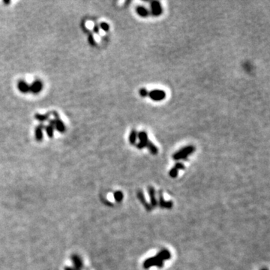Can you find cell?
<instances>
[{"mask_svg":"<svg viewBox=\"0 0 270 270\" xmlns=\"http://www.w3.org/2000/svg\"><path fill=\"white\" fill-rule=\"evenodd\" d=\"M137 139V131L134 129L131 131L130 135H129V142L131 145H134L136 143Z\"/></svg>","mask_w":270,"mask_h":270,"instance_id":"2e32d148","label":"cell"},{"mask_svg":"<svg viewBox=\"0 0 270 270\" xmlns=\"http://www.w3.org/2000/svg\"><path fill=\"white\" fill-rule=\"evenodd\" d=\"M152 266H157L158 268H162L164 266V260L157 254L155 256L152 257L148 258L143 263V268L146 269Z\"/></svg>","mask_w":270,"mask_h":270,"instance_id":"6da1fadb","label":"cell"},{"mask_svg":"<svg viewBox=\"0 0 270 270\" xmlns=\"http://www.w3.org/2000/svg\"><path fill=\"white\" fill-rule=\"evenodd\" d=\"M100 26H101V29L104 31V32H108V31L110 30L109 24L107 23H105V22H103V23H101Z\"/></svg>","mask_w":270,"mask_h":270,"instance_id":"44dd1931","label":"cell"},{"mask_svg":"<svg viewBox=\"0 0 270 270\" xmlns=\"http://www.w3.org/2000/svg\"><path fill=\"white\" fill-rule=\"evenodd\" d=\"M148 191H149V194L150 196V206L152 207V208H155L158 205V201H157L156 197H155V189L152 186H149L148 188Z\"/></svg>","mask_w":270,"mask_h":270,"instance_id":"ba28073f","label":"cell"},{"mask_svg":"<svg viewBox=\"0 0 270 270\" xmlns=\"http://www.w3.org/2000/svg\"><path fill=\"white\" fill-rule=\"evenodd\" d=\"M146 147L148 148V149L149 150V152L152 154V155H157L158 152V149L155 144H154L152 142H151L150 140H149L146 145Z\"/></svg>","mask_w":270,"mask_h":270,"instance_id":"5bb4252c","label":"cell"},{"mask_svg":"<svg viewBox=\"0 0 270 270\" xmlns=\"http://www.w3.org/2000/svg\"><path fill=\"white\" fill-rule=\"evenodd\" d=\"M89 41H90V43L91 44H92V45H95V40H94V38H93V36L92 35H90V38H89Z\"/></svg>","mask_w":270,"mask_h":270,"instance_id":"cb8c5ba5","label":"cell"},{"mask_svg":"<svg viewBox=\"0 0 270 270\" xmlns=\"http://www.w3.org/2000/svg\"><path fill=\"white\" fill-rule=\"evenodd\" d=\"M45 128L44 125L43 124L39 125L38 126H37L35 129V139H36L38 141H41L43 139V129Z\"/></svg>","mask_w":270,"mask_h":270,"instance_id":"30bf717a","label":"cell"},{"mask_svg":"<svg viewBox=\"0 0 270 270\" xmlns=\"http://www.w3.org/2000/svg\"><path fill=\"white\" fill-rule=\"evenodd\" d=\"M17 88L20 90V92L23 93H26L29 92V85L23 81H19L17 84Z\"/></svg>","mask_w":270,"mask_h":270,"instance_id":"7c38bea8","label":"cell"},{"mask_svg":"<svg viewBox=\"0 0 270 270\" xmlns=\"http://www.w3.org/2000/svg\"><path fill=\"white\" fill-rule=\"evenodd\" d=\"M162 7H161V3L159 2L153 1L151 3V12H152V15L158 17V16H160L162 14Z\"/></svg>","mask_w":270,"mask_h":270,"instance_id":"5b68a950","label":"cell"},{"mask_svg":"<svg viewBox=\"0 0 270 270\" xmlns=\"http://www.w3.org/2000/svg\"><path fill=\"white\" fill-rule=\"evenodd\" d=\"M45 130L48 137H53V134H54V128H53V126H51L50 125H48L45 127Z\"/></svg>","mask_w":270,"mask_h":270,"instance_id":"ac0fdd59","label":"cell"},{"mask_svg":"<svg viewBox=\"0 0 270 270\" xmlns=\"http://www.w3.org/2000/svg\"><path fill=\"white\" fill-rule=\"evenodd\" d=\"M43 84L41 81H36L29 86V92L33 94H38L42 90Z\"/></svg>","mask_w":270,"mask_h":270,"instance_id":"52a82bcc","label":"cell"},{"mask_svg":"<svg viewBox=\"0 0 270 270\" xmlns=\"http://www.w3.org/2000/svg\"><path fill=\"white\" fill-rule=\"evenodd\" d=\"M136 11H137V14L140 15V17H148L149 14V10L143 6L137 7V8H136Z\"/></svg>","mask_w":270,"mask_h":270,"instance_id":"4fadbf2b","label":"cell"},{"mask_svg":"<svg viewBox=\"0 0 270 270\" xmlns=\"http://www.w3.org/2000/svg\"><path fill=\"white\" fill-rule=\"evenodd\" d=\"M174 167H176V168H177L179 170H184V169H185V166H184V164H182V163H180V162L176 163V164H175Z\"/></svg>","mask_w":270,"mask_h":270,"instance_id":"603a6c76","label":"cell"},{"mask_svg":"<svg viewBox=\"0 0 270 270\" xmlns=\"http://www.w3.org/2000/svg\"><path fill=\"white\" fill-rule=\"evenodd\" d=\"M139 92H140V95L142 96V97H146V96L148 95V94H149L147 90H146V89H144V88L140 89V90Z\"/></svg>","mask_w":270,"mask_h":270,"instance_id":"7402d4cb","label":"cell"},{"mask_svg":"<svg viewBox=\"0 0 270 270\" xmlns=\"http://www.w3.org/2000/svg\"><path fill=\"white\" fill-rule=\"evenodd\" d=\"M137 197H138V199L140 200V201L141 202L142 204H143V205L145 207V208L146 209V210H147V211H151L152 209V207L150 206V204H149L147 202H146V199H145L144 197V195H143V192H142L141 191H139L138 192H137Z\"/></svg>","mask_w":270,"mask_h":270,"instance_id":"8fae6325","label":"cell"},{"mask_svg":"<svg viewBox=\"0 0 270 270\" xmlns=\"http://www.w3.org/2000/svg\"><path fill=\"white\" fill-rule=\"evenodd\" d=\"M53 115L55 116V119H54L55 128H56L58 131L60 132V133H63V132L65 131V125H64V123L62 122V121L61 120V119L59 117L57 113L53 112Z\"/></svg>","mask_w":270,"mask_h":270,"instance_id":"8992f818","label":"cell"},{"mask_svg":"<svg viewBox=\"0 0 270 270\" xmlns=\"http://www.w3.org/2000/svg\"><path fill=\"white\" fill-rule=\"evenodd\" d=\"M94 32H96V33H98L99 32V28L98 26H94Z\"/></svg>","mask_w":270,"mask_h":270,"instance_id":"d4e9b609","label":"cell"},{"mask_svg":"<svg viewBox=\"0 0 270 270\" xmlns=\"http://www.w3.org/2000/svg\"><path fill=\"white\" fill-rule=\"evenodd\" d=\"M195 150V148L193 146H187L185 147L182 148L180 150L176 152L173 155V158L174 160H181L186 159L188 155L192 154Z\"/></svg>","mask_w":270,"mask_h":270,"instance_id":"7a4b0ae2","label":"cell"},{"mask_svg":"<svg viewBox=\"0 0 270 270\" xmlns=\"http://www.w3.org/2000/svg\"><path fill=\"white\" fill-rule=\"evenodd\" d=\"M148 96L155 101H159L164 100L166 98V92L164 90H153L149 92Z\"/></svg>","mask_w":270,"mask_h":270,"instance_id":"3957f363","label":"cell"},{"mask_svg":"<svg viewBox=\"0 0 270 270\" xmlns=\"http://www.w3.org/2000/svg\"><path fill=\"white\" fill-rule=\"evenodd\" d=\"M137 137H138L140 142L137 144V148H138L139 149H142L144 147H146V145L149 141L147 133L143 131H140L139 133H137Z\"/></svg>","mask_w":270,"mask_h":270,"instance_id":"277c9868","label":"cell"},{"mask_svg":"<svg viewBox=\"0 0 270 270\" xmlns=\"http://www.w3.org/2000/svg\"><path fill=\"white\" fill-rule=\"evenodd\" d=\"M159 205L161 208L171 209L173 207V202L172 201H165L163 197L162 191H159Z\"/></svg>","mask_w":270,"mask_h":270,"instance_id":"9c48e42d","label":"cell"},{"mask_svg":"<svg viewBox=\"0 0 270 270\" xmlns=\"http://www.w3.org/2000/svg\"><path fill=\"white\" fill-rule=\"evenodd\" d=\"M178 173H179V170H178L177 168H176L175 167H173V168L170 170V173H169V174H170V177L176 178V176H178Z\"/></svg>","mask_w":270,"mask_h":270,"instance_id":"d6986e66","label":"cell"},{"mask_svg":"<svg viewBox=\"0 0 270 270\" xmlns=\"http://www.w3.org/2000/svg\"><path fill=\"white\" fill-rule=\"evenodd\" d=\"M49 116H50V113H46V114L37 113V114H35V118L38 121L41 122H44L47 121V120L48 119Z\"/></svg>","mask_w":270,"mask_h":270,"instance_id":"e0dca14e","label":"cell"},{"mask_svg":"<svg viewBox=\"0 0 270 270\" xmlns=\"http://www.w3.org/2000/svg\"><path fill=\"white\" fill-rule=\"evenodd\" d=\"M262 270H267V269H262Z\"/></svg>","mask_w":270,"mask_h":270,"instance_id":"484cf974","label":"cell"},{"mask_svg":"<svg viewBox=\"0 0 270 270\" xmlns=\"http://www.w3.org/2000/svg\"><path fill=\"white\" fill-rule=\"evenodd\" d=\"M114 197L117 202H121L123 199V194L121 191H116L114 194Z\"/></svg>","mask_w":270,"mask_h":270,"instance_id":"ffe728a7","label":"cell"},{"mask_svg":"<svg viewBox=\"0 0 270 270\" xmlns=\"http://www.w3.org/2000/svg\"><path fill=\"white\" fill-rule=\"evenodd\" d=\"M158 256L163 260H170V257H171V254H170V251L166 249H163L161 250L159 253L158 254Z\"/></svg>","mask_w":270,"mask_h":270,"instance_id":"9a60e30c","label":"cell"}]
</instances>
